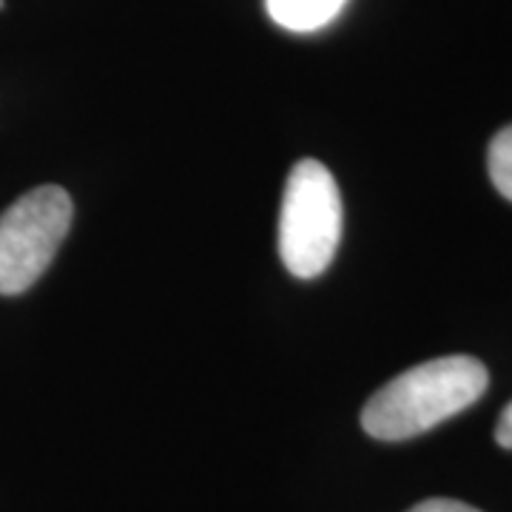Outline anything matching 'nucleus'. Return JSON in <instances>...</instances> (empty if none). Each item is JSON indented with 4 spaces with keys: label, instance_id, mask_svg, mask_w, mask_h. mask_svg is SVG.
I'll return each instance as SVG.
<instances>
[{
    "label": "nucleus",
    "instance_id": "obj_1",
    "mask_svg": "<svg viewBox=\"0 0 512 512\" xmlns=\"http://www.w3.org/2000/svg\"><path fill=\"white\" fill-rule=\"evenodd\" d=\"M490 373L473 356H441L404 370L370 396L362 427L379 441H407L476 404Z\"/></svg>",
    "mask_w": 512,
    "mask_h": 512
},
{
    "label": "nucleus",
    "instance_id": "obj_2",
    "mask_svg": "<svg viewBox=\"0 0 512 512\" xmlns=\"http://www.w3.org/2000/svg\"><path fill=\"white\" fill-rule=\"evenodd\" d=\"M342 239V194L328 165H293L279 211V256L299 279L325 274Z\"/></svg>",
    "mask_w": 512,
    "mask_h": 512
},
{
    "label": "nucleus",
    "instance_id": "obj_3",
    "mask_svg": "<svg viewBox=\"0 0 512 512\" xmlns=\"http://www.w3.org/2000/svg\"><path fill=\"white\" fill-rule=\"evenodd\" d=\"M72 214V197L60 185H40L0 214V296L29 291L43 276L72 228Z\"/></svg>",
    "mask_w": 512,
    "mask_h": 512
},
{
    "label": "nucleus",
    "instance_id": "obj_4",
    "mask_svg": "<svg viewBox=\"0 0 512 512\" xmlns=\"http://www.w3.org/2000/svg\"><path fill=\"white\" fill-rule=\"evenodd\" d=\"M348 0H265V9L276 26L288 32H319L342 15Z\"/></svg>",
    "mask_w": 512,
    "mask_h": 512
},
{
    "label": "nucleus",
    "instance_id": "obj_5",
    "mask_svg": "<svg viewBox=\"0 0 512 512\" xmlns=\"http://www.w3.org/2000/svg\"><path fill=\"white\" fill-rule=\"evenodd\" d=\"M487 171L504 200L512 202V126L501 128L487 151Z\"/></svg>",
    "mask_w": 512,
    "mask_h": 512
},
{
    "label": "nucleus",
    "instance_id": "obj_6",
    "mask_svg": "<svg viewBox=\"0 0 512 512\" xmlns=\"http://www.w3.org/2000/svg\"><path fill=\"white\" fill-rule=\"evenodd\" d=\"M407 512H481L476 507H470V504H464V501H453V498H427V501H421L416 504L413 510Z\"/></svg>",
    "mask_w": 512,
    "mask_h": 512
},
{
    "label": "nucleus",
    "instance_id": "obj_7",
    "mask_svg": "<svg viewBox=\"0 0 512 512\" xmlns=\"http://www.w3.org/2000/svg\"><path fill=\"white\" fill-rule=\"evenodd\" d=\"M495 441H498L504 450H512V402L504 407L501 419L495 424Z\"/></svg>",
    "mask_w": 512,
    "mask_h": 512
},
{
    "label": "nucleus",
    "instance_id": "obj_8",
    "mask_svg": "<svg viewBox=\"0 0 512 512\" xmlns=\"http://www.w3.org/2000/svg\"><path fill=\"white\" fill-rule=\"evenodd\" d=\"M3 6H6V0H0V9H3Z\"/></svg>",
    "mask_w": 512,
    "mask_h": 512
}]
</instances>
